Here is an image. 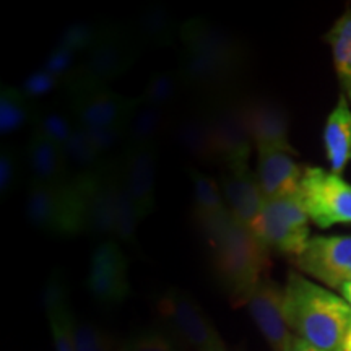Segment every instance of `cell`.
Listing matches in <instances>:
<instances>
[{
    "label": "cell",
    "mask_w": 351,
    "mask_h": 351,
    "mask_svg": "<svg viewBox=\"0 0 351 351\" xmlns=\"http://www.w3.org/2000/svg\"><path fill=\"white\" fill-rule=\"evenodd\" d=\"M192 221L210 247L215 278L232 306H245L270 269V249L256 232L221 212H192Z\"/></svg>",
    "instance_id": "cell-1"
},
{
    "label": "cell",
    "mask_w": 351,
    "mask_h": 351,
    "mask_svg": "<svg viewBox=\"0 0 351 351\" xmlns=\"http://www.w3.org/2000/svg\"><path fill=\"white\" fill-rule=\"evenodd\" d=\"M283 313L298 339L322 351H343L351 330V306L332 289L291 270L283 287Z\"/></svg>",
    "instance_id": "cell-2"
},
{
    "label": "cell",
    "mask_w": 351,
    "mask_h": 351,
    "mask_svg": "<svg viewBox=\"0 0 351 351\" xmlns=\"http://www.w3.org/2000/svg\"><path fill=\"white\" fill-rule=\"evenodd\" d=\"M117 160H104L99 168L70 176L82 234L114 236V181Z\"/></svg>",
    "instance_id": "cell-3"
},
{
    "label": "cell",
    "mask_w": 351,
    "mask_h": 351,
    "mask_svg": "<svg viewBox=\"0 0 351 351\" xmlns=\"http://www.w3.org/2000/svg\"><path fill=\"white\" fill-rule=\"evenodd\" d=\"M309 221L301 194L278 197L265 200L254 232L270 251L296 258L311 239Z\"/></svg>",
    "instance_id": "cell-4"
},
{
    "label": "cell",
    "mask_w": 351,
    "mask_h": 351,
    "mask_svg": "<svg viewBox=\"0 0 351 351\" xmlns=\"http://www.w3.org/2000/svg\"><path fill=\"white\" fill-rule=\"evenodd\" d=\"M70 111L83 127L112 125L125 122L135 98H127L111 90L106 83L86 80L72 72L64 78Z\"/></svg>",
    "instance_id": "cell-5"
},
{
    "label": "cell",
    "mask_w": 351,
    "mask_h": 351,
    "mask_svg": "<svg viewBox=\"0 0 351 351\" xmlns=\"http://www.w3.org/2000/svg\"><path fill=\"white\" fill-rule=\"evenodd\" d=\"M301 197L315 226L327 230L351 223V184L341 176L317 166L304 168Z\"/></svg>",
    "instance_id": "cell-6"
},
{
    "label": "cell",
    "mask_w": 351,
    "mask_h": 351,
    "mask_svg": "<svg viewBox=\"0 0 351 351\" xmlns=\"http://www.w3.org/2000/svg\"><path fill=\"white\" fill-rule=\"evenodd\" d=\"M69 179L64 184H39L33 181L29 184L25 213L36 230L59 238L82 234Z\"/></svg>",
    "instance_id": "cell-7"
},
{
    "label": "cell",
    "mask_w": 351,
    "mask_h": 351,
    "mask_svg": "<svg viewBox=\"0 0 351 351\" xmlns=\"http://www.w3.org/2000/svg\"><path fill=\"white\" fill-rule=\"evenodd\" d=\"M202 104L207 109L218 161L223 165L249 161L254 143L245 125L243 96L230 93Z\"/></svg>",
    "instance_id": "cell-8"
},
{
    "label": "cell",
    "mask_w": 351,
    "mask_h": 351,
    "mask_svg": "<svg viewBox=\"0 0 351 351\" xmlns=\"http://www.w3.org/2000/svg\"><path fill=\"white\" fill-rule=\"evenodd\" d=\"M142 43L134 32L121 25L106 23L103 36L85 54L73 72L86 80L108 83L121 77L132 67Z\"/></svg>",
    "instance_id": "cell-9"
},
{
    "label": "cell",
    "mask_w": 351,
    "mask_h": 351,
    "mask_svg": "<svg viewBox=\"0 0 351 351\" xmlns=\"http://www.w3.org/2000/svg\"><path fill=\"white\" fill-rule=\"evenodd\" d=\"M158 311L171 335L186 350L205 351L219 335L199 302L181 289L166 291L158 301Z\"/></svg>",
    "instance_id": "cell-10"
},
{
    "label": "cell",
    "mask_w": 351,
    "mask_h": 351,
    "mask_svg": "<svg viewBox=\"0 0 351 351\" xmlns=\"http://www.w3.org/2000/svg\"><path fill=\"white\" fill-rule=\"evenodd\" d=\"M295 263L301 274L340 291L351 282V236H313Z\"/></svg>",
    "instance_id": "cell-11"
},
{
    "label": "cell",
    "mask_w": 351,
    "mask_h": 351,
    "mask_svg": "<svg viewBox=\"0 0 351 351\" xmlns=\"http://www.w3.org/2000/svg\"><path fill=\"white\" fill-rule=\"evenodd\" d=\"M86 288L96 301L108 306L119 304L129 296V262L117 241L104 239L93 249Z\"/></svg>",
    "instance_id": "cell-12"
},
{
    "label": "cell",
    "mask_w": 351,
    "mask_h": 351,
    "mask_svg": "<svg viewBox=\"0 0 351 351\" xmlns=\"http://www.w3.org/2000/svg\"><path fill=\"white\" fill-rule=\"evenodd\" d=\"M219 187L232 217L251 231L256 230L265 205V197L262 194L257 174L249 168V161L225 165Z\"/></svg>",
    "instance_id": "cell-13"
},
{
    "label": "cell",
    "mask_w": 351,
    "mask_h": 351,
    "mask_svg": "<svg viewBox=\"0 0 351 351\" xmlns=\"http://www.w3.org/2000/svg\"><path fill=\"white\" fill-rule=\"evenodd\" d=\"M243 109L245 125L256 150L276 148L296 155L288 138V112L282 104L263 96H243Z\"/></svg>",
    "instance_id": "cell-14"
},
{
    "label": "cell",
    "mask_w": 351,
    "mask_h": 351,
    "mask_svg": "<svg viewBox=\"0 0 351 351\" xmlns=\"http://www.w3.org/2000/svg\"><path fill=\"white\" fill-rule=\"evenodd\" d=\"M249 314L271 351H285L291 339L283 313V288L271 278H263L245 302Z\"/></svg>",
    "instance_id": "cell-15"
},
{
    "label": "cell",
    "mask_w": 351,
    "mask_h": 351,
    "mask_svg": "<svg viewBox=\"0 0 351 351\" xmlns=\"http://www.w3.org/2000/svg\"><path fill=\"white\" fill-rule=\"evenodd\" d=\"M156 161V145H129L121 161H117L122 186L138 205L143 217L150 215L155 207Z\"/></svg>",
    "instance_id": "cell-16"
},
{
    "label": "cell",
    "mask_w": 351,
    "mask_h": 351,
    "mask_svg": "<svg viewBox=\"0 0 351 351\" xmlns=\"http://www.w3.org/2000/svg\"><path fill=\"white\" fill-rule=\"evenodd\" d=\"M182 49L199 51L244 69L245 49L234 34L204 19H191L179 26Z\"/></svg>",
    "instance_id": "cell-17"
},
{
    "label": "cell",
    "mask_w": 351,
    "mask_h": 351,
    "mask_svg": "<svg viewBox=\"0 0 351 351\" xmlns=\"http://www.w3.org/2000/svg\"><path fill=\"white\" fill-rule=\"evenodd\" d=\"M256 174L265 200L301 194L304 169L293 160L291 153L276 148H257Z\"/></svg>",
    "instance_id": "cell-18"
},
{
    "label": "cell",
    "mask_w": 351,
    "mask_h": 351,
    "mask_svg": "<svg viewBox=\"0 0 351 351\" xmlns=\"http://www.w3.org/2000/svg\"><path fill=\"white\" fill-rule=\"evenodd\" d=\"M324 147L330 171L341 176L351 160V108L345 95L328 114L324 127Z\"/></svg>",
    "instance_id": "cell-19"
},
{
    "label": "cell",
    "mask_w": 351,
    "mask_h": 351,
    "mask_svg": "<svg viewBox=\"0 0 351 351\" xmlns=\"http://www.w3.org/2000/svg\"><path fill=\"white\" fill-rule=\"evenodd\" d=\"M176 143L202 163H217L218 155L215 150L212 127H210V119L207 109L204 104L195 111L187 112L178 121L174 129Z\"/></svg>",
    "instance_id": "cell-20"
},
{
    "label": "cell",
    "mask_w": 351,
    "mask_h": 351,
    "mask_svg": "<svg viewBox=\"0 0 351 351\" xmlns=\"http://www.w3.org/2000/svg\"><path fill=\"white\" fill-rule=\"evenodd\" d=\"M26 161L32 171L33 182L64 184L70 178L69 161L62 147L34 130L26 147Z\"/></svg>",
    "instance_id": "cell-21"
},
{
    "label": "cell",
    "mask_w": 351,
    "mask_h": 351,
    "mask_svg": "<svg viewBox=\"0 0 351 351\" xmlns=\"http://www.w3.org/2000/svg\"><path fill=\"white\" fill-rule=\"evenodd\" d=\"M44 307L49 319L56 351H77L75 335H73L75 319L67 306L64 278L59 271L47 280L46 288H44Z\"/></svg>",
    "instance_id": "cell-22"
},
{
    "label": "cell",
    "mask_w": 351,
    "mask_h": 351,
    "mask_svg": "<svg viewBox=\"0 0 351 351\" xmlns=\"http://www.w3.org/2000/svg\"><path fill=\"white\" fill-rule=\"evenodd\" d=\"M166 125L165 109L135 98L125 119V140L129 145H156V138Z\"/></svg>",
    "instance_id": "cell-23"
},
{
    "label": "cell",
    "mask_w": 351,
    "mask_h": 351,
    "mask_svg": "<svg viewBox=\"0 0 351 351\" xmlns=\"http://www.w3.org/2000/svg\"><path fill=\"white\" fill-rule=\"evenodd\" d=\"M324 41L330 46L333 67L343 95L351 101V8H346L343 15L333 23Z\"/></svg>",
    "instance_id": "cell-24"
},
{
    "label": "cell",
    "mask_w": 351,
    "mask_h": 351,
    "mask_svg": "<svg viewBox=\"0 0 351 351\" xmlns=\"http://www.w3.org/2000/svg\"><path fill=\"white\" fill-rule=\"evenodd\" d=\"M135 36L142 44L155 47H168L179 36V26H176L169 10L163 5H148L135 21Z\"/></svg>",
    "instance_id": "cell-25"
},
{
    "label": "cell",
    "mask_w": 351,
    "mask_h": 351,
    "mask_svg": "<svg viewBox=\"0 0 351 351\" xmlns=\"http://www.w3.org/2000/svg\"><path fill=\"white\" fill-rule=\"evenodd\" d=\"M114 236L125 244H134L137 236L138 223L145 218L140 212L138 205L122 186L119 176V165H117L116 181H114Z\"/></svg>",
    "instance_id": "cell-26"
},
{
    "label": "cell",
    "mask_w": 351,
    "mask_h": 351,
    "mask_svg": "<svg viewBox=\"0 0 351 351\" xmlns=\"http://www.w3.org/2000/svg\"><path fill=\"white\" fill-rule=\"evenodd\" d=\"M34 117L32 99L26 98L20 88L3 85L0 91V134H13Z\"/></svg>",
    "instance_id": "cell-27"
},
{
    "label": "cell",
    "mask_w": 351,
    "mask_h": 351,
    "mask_svg": "<svg viewBox=\"0 0 351 351\" xmlns=\"http://www.w3.org/2000/svg\"><path fill=\"white\" fill-rule=\"evenodd\" d=\"M62 150L65 156H67L69 165L77 166L78 173H85V171H93L99 168L104 161L103 155L91 143L85 127L78 124L75 130H73V134L70 135V138L62 145Z\"/></svg>",
    "instance_id": "cell-28"
},
{
    "label": "cell",
    "mask_w": 351,
    "mask_h": 351,
    "mask_svg": "<svg viewBox=\"0 0 351 351\" xmlns=\"http://www.w3.org/2000/svg\"><path fill=\"white\" fill-rule=\"evenodd\" d=\"M182 90L186 88L178 70H161L150 77L142 98L153 106L165 109L178 99Z\"/></svg>",
    "instance_id": "cell-29"
},
{
    "label": "cell",
    "mask_w": 351,
    "mask_h": 351,
    "mask_svg": "<svg viewBox=\"0 0 351 351\" xmlns=\"http://www.w3.org/2000/svg\"><path fill=\"white\" fill-rule=\"evenodd\" d=\"M189 174H191L192 189H194V212L210 213L228 208L221 187L213 178L194 168H189Z\"/></svg>",
    "instance_id": "cell-30"
},
{
    "label": "cell",
    "mask_w": 351,
    "mask_h": 351,
    "mask_svg": "<svg viewBox=\"0 0 351 351\" xmlns=\"http://www.w3.org/2000/svg\"><path fill=\"white\" fill-rule=\"evenodd\" d=\"M104 29H106V23H98V21L88 20L73 21V23H70L60 33L59 43L57 44L67 47V49L75 52V54H82V52L86 54L99 41Z\"/></svg>",
    "instance_id": "cell-31"
},
{
    "label": "cell",
    "mask_w": 351,
    "mask_h": 351,
    "mask_svg": "<svg viewBox=\"0 0 351 351\" xmlns=\"http://www.w3.org/2000/svg\"><path fill=\"white\" fill-rule=\"evenodd\" d=\"M117 351H186V348L165 330L138 332L122 341Z\"/></svg>",
    "instance_id": "cell-32"
},
{
    "label": "cell",
    "mask_w": 351,
    "mask_h": 351,
    "mask_svg": "<svg viewBox=\"0 0 351 351\" xmlns=\"http://www.w3.org/2000/svg\"><path fill=\"white\" fill-rule=\"evenodd\" d=\"M75 127L77 124H73L65 114L54 111V109L36 114L33 121L34 132L41 134L43 137L51 140V142L60 145V147L70 138Z\"/></svg>",
    "instance_id": "cell-33"
},
{
    "label": "cell",
    "mask_w": 351,
    "mask_h": 351,
    "mask_svg": "<svg viewBox=\"0 0 351 351\" xmlns=\"http://www.w3.org/2000/svg\"><path fill=\"white\" fill-rule=\"evenodd\" d=\"M73 335L77 351H117V348H114L111 337L88 320H75Z\"/></svg>",
    "instance_id": "cell-34"
},
{
    "label": "cell",
    "mask_w": 351,
    "mask_h": 351,
    "mask_svg": "<svg viewBox=\"0 0 351 351\" xmlns=\"http://www.w3.org/2000/svg\"><path fill=\"white\" fill-rule=\"evenodd\" d=\"M83 127V125H82ZM88 137L91 143L101 155L114 150L121 142L125 140V122L112 125H96V127H85Z\"/></svg>",
    "instance_id": "cell-35"
},
{
    "label": "cell",
    "mask_w": 351,
    "mask_h": 351,
    "mask_svg": "<svg viewBox=\"0 0 351 351\" xmlns=\"http://www.w3.org/2000/svg\"><path fill=\"white\" fill-rule=\"evenodd\" d=\"M59 85H60L59 78L52 75V73L47 72V70L39 69L36 72L29 73V75L25 78L23 83H21L20 90L26 98L33 101L36 98H41V96L52 93V91H54Z\"/></svg>",
    "instance_id": "cell-36"
},
{
    "label": "cell",
    "mask_w": 351,
    "mask_h": 351,
    "mask_svg": "<svg viewBox=\"0 0 351 351\" xmlns=\"http://www.w3.org/2000/svg\"><path fill=\"white\" fill-rule=\"evenodd\" d=\"M20 173V156L13 148H2L0 152V194L5 197L15 187Z\"/></svg>",
    "instance_id": "cell-37"
},
{
    "label": "cell",
    "mask_w": 351,
    "mask_h": 351,
    "mask_svg": "<svg viewBox=\"0 0 351 351\" xmlns=\"http://www.w3.org/2000/svg\"><path fill=\"white\" fill-rule=\"evenodd\" d=\"M75 56H77L75 52L67 49V47L60 46V44H57L54 49L49 52V56L46 57V60H44L43 69L59 78V80H64V78L67 77L73 69H75L73 67Z\"/></svg>",
    "instance_id": "cell-38"
},
{
    "label": "cell",
    "mask_w": 351,
    "mask_h": 351,
    "mask_svg": "<svg viewBox=\"0 0 351 351\" xmlns=\"http://www.w3.org/2000/svg\"><path fill=\"white\" fill-rule=\"evenodd\" d=\"M285 351H322L319 348H315L314 345L307 343V341L298 339V337H293L291 341H289L287 350Z\"/></svg>",
    "instance_id": "cell-39"
},
{
    "label": "cell",
    "mask_w": 351,
    "mask_h": 351,
    "mask_svg": "<svg viewBox=\"0 0 351 351\" xmlns=\"http://www.w3.org/2000/svg\"><path fill=\"white\" fill-rule=\"evenodd\" d=\"M205 351H231V350L228 348L226 343H225V341H223L221 337L218 335L217 339H215V340L212 341V345H210L208 348L205 350Z\"/></svg>",
    "instance_id": "cell-40"
},
{
    "label": "cell",
    "mask_w": 351,
    "mask_h": 351,
    "mask_svg": "<svg viewBox=\"0 0 351 351\" xmlns=\"http://www.w3.org/2000/svg\"><path fill=\"white\" fill-rule=\"evenodd\" d=\"M340 296L343 298V300L348 302V304L351 306V282H348V283H345L343 287L340 288Z\"/></svg>",
    "instance_id": "cell-41"
},
{
    "label": "cell",
    "mask_w": 351,
    "mask_h": 351,
    "mask_svg": "<svg viewBox=\"0 0 351 351\" xmlns=\"http://www.w3.org/2000/svg\"><path fill=\"white\" fill-rule=\"evenodd\" d=\"M343 351H351V330L348 333V337H346V341H345V350Z\"/></svg>",
    "instance_id": "cell-42"
}]
</instances>
